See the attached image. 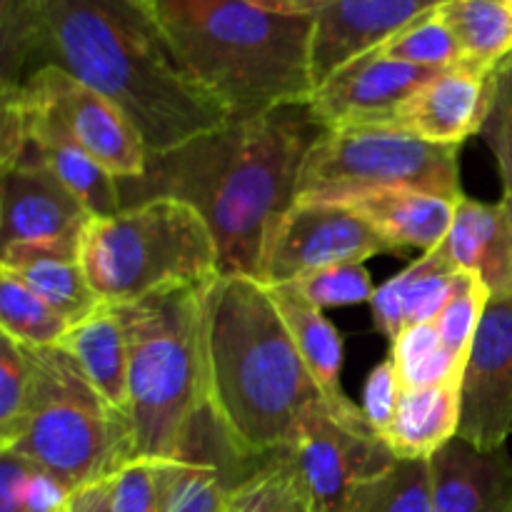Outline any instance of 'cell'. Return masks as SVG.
Here are the masks:
<instances>
[{
  "mask_svg": "<svg viewBox=\"0 0 512 512\" xmlns=\"http://www.w3.org/2000/svg\"><path fill=\"white\" fill-rule=\"evenodd\" d=\"M478 135L498 160L503 198H512V55L488 75V108Z\"/></svg>",
  "mask_w": 512,
  "mask_h": 512,
  "instance_id": "obj_35",
  "label": "cell"
},
{
  "mask_svg": "<svg viewBox=\"0 0 512 512\" xmlns=\"http://www.w3.org/2000/svg\"><path fill=\"white\" fill-rule=\"evenodd\" d=\"M35 465L13 450H0V512H25Z\"/></svg>",
  "mask_w": 512,
  "mask_h": 512,
  "instance_id": "obj_40",
  "label": "cell"
},
{
  "mask_svg": "<svg viewBox=\"0 0 512 512\" xmlns=\"http://www.w3.org/2000/svg\"><path fill=\"white\" fill-rule=\"evenodd\" d=\"M443 3L448 0H303L300 13L313 15L315 23V85L325 83L360 55L373 53L413 20Z\"/></svg>",
  "mask_w": 512,
  "mask_h": 512,
  "instance_id": "obj_15",
  "label": "cell"
},
{
  "mask_svg": "<svg viewBox=\"0 0 512 512\" xmlns=\"http://www.w3.org/2000/svg\"><path fill=\"white\" fill-rule=\"evenodd\" d=\"M38 363V395L13 453L53 475L70 493L108 480L135 460L133 423L90 385L60 348H30Z\"/></svg>",
  "mask_w": 512,
  "mask_h": 512,
  "instance_id": "obj_7",
  "label": "cell"
},
{
  "mask_svg": "<svg viewBox=\"0 0 512 512\" xmlns=\"http://www.w3.org/2000/svg\"><path fill=\"white\" fill-rule=\"evenodd\" d=\"M378 190H423L465 198L460 148L430 143L393 125L328 128L305 158L298 200L340 203Z\"/></svg>",
  "mask_w": 512,
  "mask_h": 512,
  "instance_id": "obj_8",
  "label": "cell"
},
{
  "mask_svg": "<svg viewBox=\"0 0 512 512\" xmlns=\"http://www.w3.org/2000/svg\"><path fill=\"white\" fill-rule=\"evenodd\" d=\"M440 15L468 68L490 75L512 55V0H448Z\"/></svg>",
  "mask_w": 512,
  "mask_h": 512,
  "instance_id": "obj_27",
  "label": "cell"
},
{
  "mask_svg": "<svg viewBox=\"0 0 512 512\" xmlns=\"http://www.w3.org/2000/svg\"><path fill=\"white\" fill-rule=\"evenodd\" d=\"M80 263L108 305L200 288L223 275L208 223L175 198L143 200L118 215L90 220L80 238Z\"/></svg>",
  "mask_w": 512,
  "mask_h": 512,
  "instance_id": "obj_6",
  "label": "cell"
},
{
  "mask_svg": "<svg viewBox=\"0 0 512 512\" xmlns=\"http://www.w3.org/2000/svg\"><path fill=\"white\" fill-rule=\"evenodd\" d=\"M78 195L30 153L13 168L0 170V245H50L80 253V238L90 225Z\"/></svg>",
  "mask_w": 512,
  "mask_h": 512,
  "instance_id": "obj_14",
  "label": "cell"
},
{
  "mask_svg": "<svg viewBox=\"0 0 512 512\" xmlns=\"http://www.w3.org/2000/svg\"><path fill=\"white\" fill-rule=\"evenodd\" d=\"M460 270L443 255V250L423 253L403 273L375 288V328L393 343L405 328L435 323L453 295Z\"/></svg>",
  "mask_w": 512,
  "mask_h": 512,
  "instance_id": "obj_22",
  "label": "cell"
},
{
  "mask_svg": "<svg viewBox=\"0 0 512 512\" xmlns=\"http://www.w3.org/2000/svg\"><path fill=\"white\" fill-rule=\"evenodd\" d=\"M148 3L185 73L230 118L313 100V15L248 0Z\"/></svg>",
  "mask_w": 512,
  "mask_h": 512,
  "instance_id": "obj_4",
  "label": "cell"
},
{
  "mask_svg": "<svg viewBox=\"0 0 512 512\" xmlns=\"http://www.w3.org/2000/svg\"><path fill=\"white\" fill-rule=\"evenodd\" d=\"M460 200L423 190H378L353 195L340 203L373 223L398 253L408 248L433 253L443 245Z\"/></svg>",
  "mask_w": 512,
  "mask_h": 512,
  "instance_id": "obj_23",
  "label": "cell"
},
{
  "mask_svg": "<svg viewBox=\"0 0 512 512\" xmlns=\"http://www.w3.org/2000/svg\"><path fill=\"white\" fill-rule=\"evenodd\" d=\"M70 500H73V498H70ZM63 512H73V505H70V503L65 505V510H63Z\"/></svg>",
  "mask_w": 512,
  "mask_h": 512,
  "instance_id": "obj_44",
  "label": "cell"
},
{
  "mask_svg": "<svg viewBox=\"0 0 512 512\" xmlns=\"http://www.w3.org/2000/svg\"><path fill=\"white\" fill-rule=\"evenodd\" d=\"M268 288V285H265ZM273 295L275 305H278L280 315L288 323L290 335L295 340L300 358H303L305 368H308L310 378L318 385L320 395L325 400V408L340 420V423L350 425L355 430H368L370 423L365 420L363 408L355 405L353 400L345 395L343 383H340V370H343V338L323 315V310L310 305L308 300L300 298L290 288H268Z\"/></svg>",
  "mask_w": 512,
  "mask_h": 512,
  "instance_id": "obj_20",
  "label": "cell"
},
{
  "mask_svg": "<svg viewBox=\"0 0 512 512\" xmlns=\"http://www.w3.org/2000/svg\"><path fill=\"white\" fill-rule=\"evenodd\" d=\"M23 105L25 115V148L40 163L48 165L70 190L80 198L93 218H110L123 210L120 180L105 170L98 160L90 158L78 143L68 138L53 120L30 103H25L18 90H10ZM5 95V93H0ZM20 153V155H23ZM20 160V158H18Z\"/></svg>",
  "mask_w": 512,
  "mask_h": 512,
  "instance_id": "obj_21",
  "label": "cell"
},
{
  "mask_svg": "<svg viewBox=\"0 0 512 512\" xmlns=\"http://www.w3.org/2000/svg\"><path fill=\"white\" fill-rule=\"evenodd\" d=\"M210 285V283H208ZM175 288L115 305L128 335L135 460H170L205 400L203 293Z\"/></svg>",
  "mask_w": 512,
  "mask_h": 512,
  "instance_id": "obj_5",
  "label": "cell"
},
{
  "mask_svg": "<svg viewBox=\"0 0 512 512\" xmlns=\"http://www.w3.org/2000/svg\"><path fill=\"white\" fill-rule=\"evenodd\" d=\"M70 505H73V512H113V508H110L108 483L100 480V483L78 490L73 500H70Z\"/></svg>",
  "mask_w": 512,
  "mask_h": 512,
  "instance_id": "obj_41",
  "label": "cell"
},
{
  "mask_svg": "<svg viewBox=\"0 0 512 512\" xmlns=\"http://www.w3.org/2000/svg\"><path fill=\"white\" fill-rule=\"evenodd\" d=\"M43 45L45 0H0V93L23 85Z\"/></svg>",
  "mask_w": 512,
  "mask_h": 512,
  "instance_id": "obj_28",
  "label": "cell"
},
{
  "mask_svg": "<svg viewBox=\"0 0 512 512\" xmlns=\"http://www.w3.org/2000/svg\"><path fill=\"white\" fill-rule=\"evenodd\" d=\"M205 400L253 458L278 453L325 405L273 295L248 275H220L203 293Z\"/></svg>",
  "mask_w": 512,
  "mask_h": 512,
  "instance_id": "obj_3",
  "label": "cell"
},
{
  "mask_svg": "<svg viewBox=\"0 0 512 512\" xmlns=\"http://www.w3.org/2000/svg\"><path fill=\"white\" fill-rule=\"evenodd\" d=\"M385 253L398 250L348 205L295 200L268 233L258 280L268 288H278L315 270L363 265Z\"/></svg>",
  "mask_w": 512,
  "mask_h": 512,
  "instance_id": "obj_10",
  "label": "cell"
},
{
  "mask_svg": "<svg viewBox=\"0 0 512 512\" xmlns=\"http://www.w3.org/2000/svg\"><path fill=\"white\" fill-rule=\"evenodd\" d=\"M15 90L115 178L123 183L143 178L150 155L135 125L118 105L80 83L68 70L40 63Z\"/></svg>",
  "mask_w": 512,
  "mask_h": 512,
  "instance_id": "obj_11",
  "label": "cell"
},
{
  "mask_svg": "<svg viewBox=\"0 0 512 512\" xmlns=\"http://www.w3.org/2000/svg\"><path fill=\"white\" fill-rule=\"evenodd\" d=\"M38 395V363L33 350L0 335V450L23 438Z\"/></svg>",
  "mask_w": 512,
  "mask_h": 512,
  "instance_id": "obj_32",
  "label": "cell"
},
{
  "mask_svg": "<svg viewBox=\"0 0 512 512\" xmlns=\"http://www.w3.org/2000/svg\"><path fill=\"white\" fill-rule=\"evenodd\" d=\"M440 250L460 273L475 275L490 298H512V220L503 200H460Z\"/></svg>",
  "mask_w": 512,
  "mask_h": 512,
  "instance_id": "obj_19",
  "label": "cell"
},
{
  "mask_svg": "<svg viewBox=\"0 0 512 512\" xmlns=\"http://www.w3.org/2000/svg\"><path fill=\"white\" fill-rule=\"evenodd\" d=\"M488 108V75L455 65L415 90L393 115L378 125L408 130L438 145H458L480 133Z\"/></svg>",
  "mask_w": 512,
  "mask_h": 512,
  "instance_id": "obj_17",
  "label": "cell"
},
{
  "mask_svg": "<svg viewBox=\"0 0 512 512\" xmlns=\"http://www.w3.org/2000/svg\"><path fill=\"white\" fill-rule=\"evenodd\" d=\"M0 270H8L15 278L23 280L70 328L103 305L85 275L78 250L50 248V245H13V248L0 250Z\"/></svg>",
  "mask_w": 512,
  "mask_h": 512,
  "instance_id": "obj_24",
  "label": "cell"
},
{
  "mask_svg": "<svg viewBox=\"0 0 512 512\" xmlns=\"http://www.w3.org/2000/svg\"><path fill=\"white\" fill-rule=\"evenodd\" d=\"M375 50L383 53L385 58L403 60V63L428 70H448L463 65L458 40L440 15V8L420 15L408 28H403Z\"/></svg>",
  "mask_w": 512,
  "mask_h": 512,
  "instance_id": "obj_33",
  "label": "cell"
},
{
  "mask_svg": "<svg viewBox=\"0 0 512 512\" xmlns=\"http://www.w3.org/2000/svg\"><path fill=\"white\" fill-rule=\"evenodd\" d=\"M283 288H290L320 310L370 303L375 295L373 280H370L365 265H335V268L315 270V273L303 275V278L293 280Z\"/></svg>",
  "mask_w": 512,
  "mask_h": 512,
  "instance_id": "obj_36",
  "label": "cell"
},
{
  "mask_svg": "<svg viewBox=\"0 0 512 512\" xmlns=\"http://www.w3.org/2000/svg\"><path fill=\"white\" fill-rule=\"evenodd\" d=\"M488 300L490 293L475 275L460 273L448 305H445L443 313L435 320L440 343L448 350L450 358L458 360L463 368L465 360H468L470 348H473L475 333H478L480 328V320H483Z\"/></svg>",
  "mask_w": 512,
  "mask_h": 512,
  "instance_id": "obj_34",
  "label": "cell"
},
{
  "mask_svg": "<svg viewBox=\"0 0 512 512\" xmlns=\"http://www.w3.org/2000/svg\"><path fill=\"white\" fill-rule=\"evenodd\" d=\"M460 433V383L403 390L383 440L395 458L430 460Z\"/></svg>",
  "mask_w": 512,
  "mask_h": 512,
  "instance_id": "obj_26",
  "label": "cell"
},
{
  "mask_svg": "<svg viewBox=\"0 0 512 512\" xmlns=\"http://www.w3.org/2000/svg\"><path fill=\"white\" fill-rule=\"evenodd\" d=\"M512 435V298H490L460 380V433L475 448Z\"/></svg>",
  "mask_w": 512,
  "mask_h": 512,
  "instance_id": "obj_13",
  "label": "cell"
},
{
  "mask_svg": "<svg viewBox=\"0 0 512 512\" xmlns=\"http://www.w3.org/2000/svg\"><path fill=\"white\" fill-rule=\"evenodd\" d=\"M70 325L20 278L0 270V335L25 348H55Z\"/></svg>",
  "mask_w": 512,
  "mask_h": 512,
  "instance_id": "obj_30",
  "label": "cell"
},
{
  "mask_svg": "<svg viewBox=\"0 0 512 512\" xmlns=\"http://www.w3.org/2000/svg\"><path fill=\"white\" fill-rule=\"evenodd\" d=\"M55 348L68 353L90 385L128 415V335L115 305H100L93 315L75 323Z\"/></svg>",
  "mask_w": 512,
  "mask_h": 512,
  "instance_id": "obj_25",
  "label": "cell"
},
{
  "mask_svg": "<svg viewBox=\"0 0 512 512\" xmlns=\"http://www.w3.org/2000/svg\"><path fill=\"white\" fill-rule=\"evenodd\" d=\"M238 512H313L295 485L270 455L258 475L248 483L238 500Z\"/></svg>",
  "mask_w": 512,
  "mask_h": 512,
  "instance_id": "obj_38",
  "label": "cell"
},
{
  "mask_svg": "<svg viewBox=\"0 0 512 512\" xmlns=\"http://www.w3.org/2000/svg\"><path fill=\"white\" fill-rule=\"evenodd\" d=\"M505 203V208H508V213H510V220H512V198H500Z\"/></svg>",
  "mask_w": 512,
  "mask_h": 512,
  "instance_id": "obj_43",
  "label": "cell"
},
{
  "mask_svg": "<svg viewBox=\"0 0 512 512\" xmlns=\"http://www.w3.org/2000/svg\"><path fill=\"white\" fill-rule=\"evenodd\" d=\"M325 130L310 103L230 118L150 155L143 178L120 180L123 208L153 198L188 203L213 233L223 275L258 280L268 233L298 200L305 158Z\"/></svg>",
  "mask_w": 512,
  "mask_h": 512,
  "instance_id": "obj_1",
  "label": "cell"
},
{
  "mask_svg": "<svg viewBox=\"0 0 512 512\" xmlns=\"http://www.w3.org/2000/svg\"><path fill=\"white\" fill-rule=\"evenodd\" d=\"M350 512H433L430 460L395 458L383 473L360 485Z\"/></svg>",
  "mask_w": 512,
  "mask_h": 512,
  "instance_id": "obj_29",
  "label": "cell"
},
{
  "mask_svg": "<svg viewBox=\"0 0 512 512\" xmlns=\"http://www.w3.org/2000/svg\"><path fill=\"white\" fill-rule=\"evenodd\" d=\"M248 3L265 10H278V13H300L303 0H248Z\"/></svg>",
  "mask_w": 512,
  "mask_h": 512,
  "instance_id": "obj_42",
  "label": "cell"
},
{
  "mask_svg": "<svg viewBox=\"0 0 512 512\" xmlns=\"http://www.w3.org/2000/svg\"><path fill=\"white\" fill-rule=\"evenodd\" d=\"M390 360L403 390L438 388L463 380V365L443 348L435 323L405 328L390 343Z\"/></svg>",
  "mask_w": 512,
  "mask_h": 512,
  "instance_id": "obj_31",
  "label": "cell"
},
{
  "mask_svg": "<svg viewBox=\"0 0 512 512\" xmlns=\"http://www.w3.org/2000/svg\"><path fill=\"white\" fill-rule=\"evenodd\" d=\"M268 460L243 453L205 403L173 458L155 460L163 495L160 512H233L240 493Z\"/></svg>",
  "mask_w": 512,
  "mask_h": 512,
  "instance_id": "obj_12",
  "label": "cell"
},
{
  "mask_svg": "<svg viewBox=\"0 0 512 512\" xmlns=\"http://www.w3.org/2000/svg\"><path fill=\"white\" fill-rule=\"evenodd\" d=\"M273 458L310 510L350 512L360 485L383 473L395 453L378 433L350 428L320 405Z\"/></svg>",
  "mask_w": 512,
  "mask_h": 512,
  "instance_id": "obj_9",
  "label": "cell"
},
{
  "mask_svg": "<svg viewBox=\"0 0 512 512\" xmlns=\"http://www.w3.org/2000/svg\"><path fill=\"white\" fill-rule=\"evenodd\" d=\"M43 63L118 105L148 155L230 120L185 73L148 0H45Z\"/></svg>",
  "mask_w": 512,
  "mask_h": 512,
  "instance_id": "obj_2",
  "label": "cell"
},
{
  "mask_svg": "<svg viewBox=\"0 0 512 512\" xmlns=\"http://www.w3.org/2000/svg\"><path fill=\"white\" fill-rule=\"evenodd\" d=\"M105 483H108L110 508H113V512L163 510L158 463L155 460H130L123 468L115 470Z\"/></svg>",
  "mask_w": 512,
  "mask_h": 512,
  "instance_id": "obj_37",
  "label": "cell"
},
{
  "mask_svg": "<svg viewBox=\"0 0 512 512\" xmlns=\"http://www.w3.org/2000/svg\"><path fill=\"white\" fill-rule=\"evenodd\" d=\"M438 73L443 70L418 68L373 50L320 83L310 105L328 128L383 123Z\"/></svg>",
  "mask_w": 512,
  "mask_h": 512,
  "instance_id": "obj_16",
  "label": "cell"
},
{
  "mask_svg": "<svg viewBox=\"0 0 512 512\" xmlns=\"http://www.w3.org/2000/svg\"><path fill=\"white\" fill-rule=\"evenodd\" d=\"M433 512H512V455L455 438L430 458Z\"/></svg>",
  "mask_w": 512,
  "mask_h": 512,
  "instance_id": "obj_18",
  "label": "cell"
},
{
  "mask_svg": "<svg viewBox=\"0 0 512 512\" xmlns=\"http://www.w3.org/2000/svg\"><path fill=\"white\" fill-rule=\"evenodd\" d=\"M400 395H403V388H400L393 360L388 358L385 363L375 365L373 373L365 380L363 405H360V408H363V415L370 423V428H373L380 438L388 433L390 423H393Z\"/></svg>",
  "mask_w": 512,
  "mask_h": 512,
  "instance_id": "obj_39",
  "label": "cell"
}]
</instances>
